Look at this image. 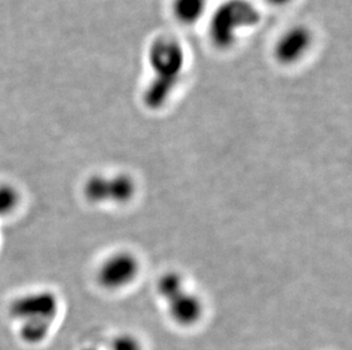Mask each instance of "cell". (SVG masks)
I'll use <instances>...</instances> for the list:
<instances>
[{
    "label": "cell",
    "instance_id": "obj_1",
    "mask_svg": "<svg viewBox=\"0 0 352 350\" xmlns=\"http://www.w3.org/2000/svg\"><path fill=\"white\" fill-rule=\"evenodd\" d=\"M146 60L151 75L143 103L151 110H157L169 103L179 86L187 67L186 49L176 38L159 36L147 48Z\"/></svg>",
    "mask_w": 352,
    "mask_h": 350
},
{
    "label": "cell",
    "instance_id": "obj_2",
    "mask_svg": "<svg viewBox=\"0 0 352 350\" xmlns=\"http://www.w3.org/2000/svg\"><path fill=\"white\" fill-rule=\"evenodd\" d=\"M8 313L20 323L21 339L24 342L41 344L50 336L60 313V301L52 291L28 292L10 303Z\"/></svg>",
    "mask_w": 352,
    "mask_h": 350
},
{
    "label": "cell",
    "instance_id": "obj_3",
    "mask_svg": "<svg viewBox=\"0 0 352 350\" xmlns=\"http://www.w3.org/2000/svg\"><path fill=\"white\" fill-rule=\"evenodd\" d=\"M261 22V13L250 0H225L210 14V43L221 51L233 49L242 34Z\"/></svg>",
    "mask_w": 352,
    "mask_h": 350
},
{
    "label": "cell",
    "instance_id": "obj_4",
    "mask_svg": "<svg viewBox=\"0 0 352 350\" xmlns=\"http://www.w3.org/2000/svg\"><path fill=\"white\" fill-rule=\"evenodd\" d=\"M157 292L166 301L170 316L182 327H192L203 315V303L197 294L187 290L182 275L175 272L157 281Z\"/></svg>",
    "mask_w": 352,
    "mask_h": 350
},
{
    "label": "cell",
    "instance_id": "obj_5",
    "mask_svg": "<svg viewBox=\"0 0 352 350\" xmlns=\"http://www.w3.org/2000/svg\"><path fill=\"white\" fill-rule=\"evenodd\" d=\"M83 197L90 204H126L136 194V183L130 175H91L82 188Z\"/></svg>",
    "mask_w": 352,
    "mask_h": 350
},
{
    "label": "cell",
    "instance_id": "obj_6",
    "mask_svg": "<svg viewBox=\"0 0 352 350\" xmlns=\"http://www.w3.org/2000/svg\"><path fill=\"white\" fill-rule=\"evenodd\" d=\"M314 43L315 34L311 27L303 23L291 25L274 43V60L282 67H294L308 56Z\"/></svg>",
    "mask_w": 352,
    "mask_h": 350
},
{
    "label": "cell",
    "instance_id": "obj_7",
    "mask_svg": "<svg viewBox=\"0 0 352 350\" xmlns=\"http://www.w3.org/2000/svg\"><path fill=\"white\" fill-rule=\"evenodd\" d=\"M140 272V261L128 251H119L104 259L97 271L98 283L107 290L129 285Z\"/></svg>",
    "mask_w": 352,
    "mask_h": 350
},
{
    "label": "cell",
    "instance_id": "obj_8",
    "mask_svg": "<svg viewBox=\"0 0 352 350\" xmlns=\"http://www.w3.org/2000/svg\"><path fill=\"white\" fill-rule=\"evenodd\" d=\"M209 0H173L171 12L178 23L195 25L206 16Z\"/></svg>",
    "mask_w": 352,
    "mask_h": 350
},
{
    "label": "cell",
    "instance_id": "obj_9",
    "mask_svg": "<svg viewBox=\"0 0 352 350\" xmlns=\"http://www.w3.org/2000/svg\"><path fill=\"white\" fill-rule=\"evenodd\" d=\"M21 196L17 189L12 185H0V218H6L17 209Z\"/></svg>",
    "mask_w": 352,
    "mask_h": 350
},
{
    "label": "cell",
    "instance_id": "obj_10",
    "mask_svg": "<svg viewBox=\"0 0 352 350\" xmlns=\"http://www.w3.org/2000/svg\"><path fill=\"white\" fill-rule=\"evenodd\" d=\"M111 350H143L142 344L131 334H121L114 339Z\"/></svg>",
    "mask_w": 352,
    "mask_h": 350
},
{
    "label": "cell",
    "instance_id": "obj_11",
    "mask_svg": "<svg viewBox=\"0 0 352 350\" xmlns=\"http://www.w3.org/2000/svg\"><path fill=\"white\" fill-rule=\"evenodd\" d=\"M266 1L274 7H285L292 3L293 0H266Z\"/></svg>",
    "mask_w": 352,
    "mask_h": 350
}]
</instances>
